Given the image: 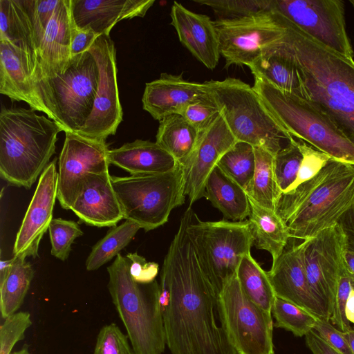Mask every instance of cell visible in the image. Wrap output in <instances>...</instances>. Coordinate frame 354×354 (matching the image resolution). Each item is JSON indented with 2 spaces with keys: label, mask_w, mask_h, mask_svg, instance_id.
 I'll list each match as a JSON object with an SVG mask.
<instances>
[{
  "label": "cell",
  "mask_w": 354,
  "mask_h": 354,
  "mask_svg": "<svg viewBox=\"0 0 354 354\" xmlns=\"http://www.w3.org/2000/svg\"><path fill=\"white\" fill-rule=\"evenodd\" d=\"M109 163L131 175L161 174L171 171L180 163L156 142L137 139L119 148L109 149Z\"/></svg>",
  "instance_id": "obj_26"
},
{
  "label": "cell",
  "mask_w": 354,
  "mask_h": 354,
  "mask_svg": "<svg viewBox=\"0 0 354 354\" xmlns=\"http://www.w3.org/2000/svg\"><path fill=\"white\" fill-rule=\"evenodd\" d=\"M306 345L313 354H340L324 340H323L313 330L306 335Z\"/></svg>",
  "instance_id": "obj_51"
},
{
  "label": "cell",
  "mask_w": 354,
  "mask_h": 354,
  "mask_svg": "<svg viewBox=\"0 0 354 354\" xmlns=\"http://www.w3.org/2000/svg\"><path fill=\"white\" fill-rule=\"evenodd\" d=\"M350 3L354 6V0H351Z\"/></svg>",
  "instance_id": "obj_56"
},
{
  "label": "cell",
  "mask_w": 354,
  "mask_h": 354,
  "mask_svg": "<svg viewBox=\"0 0 354 354\" xmlns=\"http://www.w3.org/2000/svg\"><path fill=\"white\" fill-rule=\"evenodd\" d=\"M217 166L248 194L255 169L254 147L237 141L220 159Z\"/></svg>",
  "instance_id": "obj_36"
},
{
  "label": "cell",
  "mask_w": 354,
  "mask_h": 354,
  "mask_svg": "<svg viewBox=\"0 0 354 354\" xmlns=\"http://www.w3.org/2000/svg\"><path fill=\"white\" fill-rule=\"evenodd\" d=\"M345 313L348 321L354 324V289L353 288L347 299Z\"/></svg>",
  "instance_id": "obj_53"
},
{
  "label": "cell",
  "mask_w": 354,
  "mask_h": 354,
  "mask_svg": "<svg viewBox=\"0 0 354 354\" xmlns=\"http://www.w3.org/2000/svg\"><path fill=\"white\" fill-rule=\"evenodd\" d=\"M189 207L187 230L203 269L217 292L234 277L254 238L248 220L202 221Z\"/></svg>",
  "instance_id": "obj_10"
},
{
  "label": "cell",
  "mask_w": 354,
  "mask_h": 354,
  "mask_svg": "<svg viewBox=\"0 0 354 354\" xmlns=\"http://www.w3.org/2000/svg\"><path fill=\"white\" fill-rule=\"evenodd\" d=\"M249 197V196H248ZM250 214L248 220L257 249L268 252L274 263L291 238L288 229L275 211L259 205L249 197Z\"/></svg>",
  "instance_id": "obj_28"
},
{
  "label": "cell",
  "mask_w": 354,
  "mask_h": 354,
  "mask_svg": "<svg viewBox=\"0 0 354 354\" xmlns=\"http://www.w3.org/2000/svg\"><path fill=\"white\" fill-rule=\"evenodd\" d=\"M71 209L86 225L116 226L123 214L109 170L85 174Z\"/></svg>",
  "instance_id": "obj_20"
},
{
  "label": "cell",
  "mask_w": 354,
  "mask_h": 354,
  "mask_svg": "<svg viewBox=\"0 0 354 354\" xmlns=\"http://www.w3.org/2000/svg\"><path fill=\"white\" fill-rule=\"evenodd\" d=\"M207 95L205 82L187 81L182 74L162 73L158 79L146 84L142 102L143 109L160 121L172 114H181L189 104Z\"/></svg>",
  "instance_id": "obj_24"
},
{
  "label": "cell",
  "mask_w": 354,
  "mask_h": 354,
  "mask_svg": "<svg viewBox=\"0 0 354 354\" xmlns=\"http://www.w3.org/2000/svg\"><path fill=\"white\" fill-rule=\"evenodd\" d=\"M220 114L218 106L209 93L207 96L189 104L181 113L199 132L209 127Z\"/></svg>",
  "instance_id": "obj_43"
},
{
  "label": "cell",
  "mask_w": 354,
  "mask_h": 354,
  "mask_svg": "<svg viewBox=\"0 0 354 354\" xmlns=\"http://www.w3.org/2000/svg\"><path fill=\"white\" fill-rule=\"evenodd\" d=\"M71 0H59L36 52L32 75L51 77L63 73L72 57Z\"/></svg>",
  "instance_id": "obj_21"
},
{
  "label": "cell",
  "mask_w": 354,
  "mask_h": 354,
  "mask_svg": "<svg viewBox=\"0 0 354 354\" xmlns=\"http://www.w3.org/2000/svg\"><path fill=\"white\" fill-rule=\"evenodd\" d=\"M48 231L51 254L62 261L68 259L75 239L83 235L77 223L60 218H53Z\"/></svg>",
  "instance_id": "obj_40"
},
{
  "label": "cell",
  "mask_w": 354,
  "mask_h": 354,
  "mask_svg": "<svg viewBox=\"0 0 354 354\" xmlns=\"http://www.w3.org/2000/svg\"><path fill=\"white\" fill-rule=\"evenodd\" d=\"M218 313L237 354H274L272 313L246 297L236 274L225 283L218 295Z\"/></svg>",
  "instance_id": "obj_11"
},
{
  "label": "cell",
  "mask_w": 354,
  "mask_h": 354,
  "mask_svg": "<svg viewBox=\"0 0 354 354\" xmlns=\"http://www.w3.org/2000/svg\"><path fill=\"white\" fill-rule=\"evenodd\" d=\"M337 224L344 236L346 250L354 252V203L342 214Z\"/></svg>",
  "instance_id": "obj_50"
},
{
  "label": "cell",
  "mask_w": 354,
  "mask_h": 354,
  "mask_svg": "<svg viewBox=\"0 0 354 354\" xmlns=\"http://www.w3.org/2000/svg\"><path fill=\"white\" fill-rule=\"evenodd\" d=\"M344 263L346 274L351 281L352 288L354 289V252L346 250Z\"/></svg>",
  "instance_id": "obj_52"
},
{
  "label": "cell",
  "mask_w": 354,
  "mask_h": 354,
  "mask_svg": "<svg viewBox=\"0 0 354 354\" xmlns=\"http://www.w3.org/2000/svg\"><path fill=\"white\" fill-rule=\"evenodd\" d=\"M34 276L32 265L22 257H14L7 274L0 278V311L6 319L17 312Z\"/></svg>",
  "instance_id": "obj_32"
},
{
  "label": "cell",
  "mask_w": 354,
  "mask_h": 354,
  "mask_svg": "<svg viewBox=\"0 0 354 354\" xmlns=\"http://www.w3.org/2000/svg\"><path fill=\"white\" fill-rule=\"evenodd\" d=\"M304 261L310 289L330 318L340 278L346 274L344 236L337 224L304 240Z\"/></svg>",
  "instance_id": "obj_14"
},
{
  "label": "cell",
  "mask_w": 354,
  "mask_h": 354,
  "mask_svg": "<svg viewBox=\"0 0 354 354\" xmlns=\"http://www.w3.org/2000/svg\"><path fill=\"white\" fill-rule=\"evenodd\" d=\"M348 344L354 354V327H351L347 332L344 333Z\"/></svg>",
  "instance_id": "obj_54"
},
{
  "label": "cell",
  "mask_w": 354,
  "mask_h": 354,
  "mask_svg": "<svg viewBox=\"0 0 354 354\" xmlns=\"http://www.w3.org/2000/svg\"><path fill=\"white\" fill-rule=\"evenodd\" d=\"M57 159L51 161L40 175L37 188L27 209L13 247L14 257L38 255L40 241L53 220L57 198Z\"/></svg>",
  "instance_id": "obj_18"
},
{
  "label": "cell",
  "mask_w": 354,
  "mask_h": 354,
  "mask_svg": "<svg viewBox=\"0 0 354 354\" xmlns=\"http://www.w3.org/2000/svg\"><path fill=\"white\" fill-rule=\"evenodd\" d=\"M32 324L27 311L16 312L4 319L0 326V354H11L15 345L24 339Z\"/></svg>",
  "instance_id": "obj_41"
},
{
  "label": "cell",
  "mask_w": 354,
  "mask_h": 354,
  "mask_svg": "<svg viewBox=\"0 0 354 354\" xmlns=\"http://www.w3.org/2000/svg\"><path fill=\"white\" fill-rule=\"evenodd\" d=\"M63 129L32 109L2 106L0 174L9 184L30 189L50 163Z\"/></svg>",
  "instance_id": "obj_4"
},
{
  "label": "cell",
  "mask_w": 354,
  "mask_h": 354,
  "mask_svg": "<svg viewBox=\"0 0 354 354\" xmlns=\"http://www.w3.org/2000/svg\"><path fill=\"white\" fill-rule=\"evenodd\" d=\"M354 203V165L331 158L313 178L282 193L275 212L292 239L306 240L337 224Z\"/></svg>",
  "instance_id": "obj_3"
},
{
  "label": "cell",
  "mask_w": 354,
  "mask_h": 354,
  "mask_svg": "<svg viewBox=\"0 0 354 354\" xmlns=\"http://www.w3.org/2000/svg\"><path fill=\"white\" fill-rule=\"evenodd\" d=\"M130 261L119 254L107 268L108 289L125 328L134 354H162L167 345L160 302V286L155 280L136 282Z\"/></svg>",
  "instance_id": "obj_5"
},
{
  "label": "cell",
  "mask_w": 354,
  "mask_h": 354,
  "mask_svg": "<svg viewBox=\"0 0 354 354\" xmlns=\"http://www.w3.org/2000/svg\"><path fill=\"white\" fill-rule=\"evenodd\" d=\"M272 314L276 323L275 326L292 332L295 335L301 337L313 330L317 318L300 307L276 297Z\"/></svg>",
  "instance_id": "obj_37"
},
{
  "label": "cell",
  "mask_w": 354,
  "mask_h": 354,
  "mask_svg": "<svg viewBox=\"0 0 354 354\" xmlns=\"http://www.w3.org/2000/svg\"><path fill=\"white\" fill-rule=\"evenodd\" d=\"M11 354H31V353L29 352L28 348H23L22 349L19 350L17 351H15V352L12 353Z\"/></svg>",
  "instance_id": "obj_55"
},
{
  "label": "cell",
  "mask_w": 354,
  "mask_h": 354,
  "mask_svg": "<svg viewBox=\"0 0 354 354\" xmlns=\"http://www.w3.org/2000/svg\"><path fill=\"white\" fill-rule=\"evenodd\" d=\"M123 218L146 232L167 222L171 212L185 203L184 175L181 165L161 174L111 176Z\"/></svg>",
  "instance_id": "obj_9"
},
{
  "label": "cell",
  "mask_w": 354,
  "mask_h": 354,
  "mask_svg": "<svg viewBox=\"0 0 354 354\" xmlns=\"http://www.w3.org/2000/svg\"><path fill=\"white\" fill-rule=\"evenodd\" d=\"M211 8L218 19H235L270 10V0H194Z\"/></svg>",
  "instance_id": "obj_39"
},
{
  "label": "cell",
  "mask_w": 354,
  "mask_h": 354,
  "mask_svg": "<svg viewBox=\"0 0 354 354\" xmlns=\"http://www.w3.org/2000/svg\"><path fill=\"white\" fill-rule=\"evenodd\" d=\"M301 160L302 153L295 138L274 155V173L282 193L288 192L295 183Z\"/></svg>",
  "instance_id": "obj_38"
},
{
  "label": "cell",
  "mask_w": 354,
  "mask_h": 354,
  "mask_svg": "<svg viewBox=\"0 0 354 354\" xmlns=\"http://www.w3.org/2000/svg\"><path fill=\"white\" fill-rule=\"evenodd\" d=\"M189 207L165 257L160 302L171 354H237L216 322L218 293L205 273L187 230Z\"/></svg>",
  "instance_id": "obj_1"
},
{
  "label": "cell",
  "mask_w": 354,
  "mask_h": 354,
  "mask_svg": "<svg viewBox=\"0 0 354 354\" xmlns=\"http://www.w3.org/2000/svg\"><path fill=\"white\" fill-rule=\"evenodd\" d=\"M0 40L15 44L36 60L29 0H0Z\"/></svg>",
  "instance_id": "obj_29"
},
{
  "label": "cell",
  "mask_w": 354,
  "mask_h": 354,
  "mask_svg": "<svg viewBox=\"0 0 354 354\" xmlns=\"http://www.w3.org/2000/svg\"><path fill=\"white\" fill-rule=\"evenodd\" d=\"M171 25L181 44L209 70L218 64L221 52L218 34L210 18L194 12L174 1L170 12Z\"/></svg>",
  "instance_id": "obj_22"
},
{
  "label": "cell",
  "mask_w": 354,
  "mask_h": 354,
  "mask_svg": "<svg viewBox=\"0 0 354 354\" xmlns=\"http://www.w3.org/2000/svg\"><path fill=\"white\" fill-rule=\"evenodd\" d=\"M36 60L30 54L15 44L0 40V93L10 99L25 102L30 109L48 112L35 92L32 73Z\"/></svg>",
  "instance_id": "obj_25"
},
{
  "label": "cell",
  "mask_w": 354,
  "mask_h": 354,
  "mask_svg": "<svg viewBox=\"0 0 354 354\" xmlns=\"http://www.w3.org/2000/svg\"><path fill=\"white\" fill-rule=\"evenodd\" d=\"M236 275L246 297L259 307L271 313L276 298L274 289L267 272L253 259L251 253L242 258Z\"/></svg>",
  "instance_id": "obj_33"
},
{
  "label": "cell",
  "mask_w": 354,
  "mask_h": 354,
  "mask_svg": "<svg viewBox=\"0 0 354 354\" xmlns=\"http://www.w3.org/2000/svg\"><path fill=\"white\" fill-rule=\"evenodd\" d=\"M109 150L105 139L65 132L58 160L57 199L62 208L71 209L86 173L109 170Z\"/></svg>",
  "instance_id": "obj_16"
},
{
  "label": "cell",
  "mask_w": 354,
  "mask_h": 354,
  "mask_svg": "<svg viewBox=\"0 0 354 354\" xmlns=\"http://www.w3.org/2000/svg\"><path fill=\"white\" fill-rule=\"evenodd\" d=\"M272 12L286 28L277 46L297 69L300 97L326 115L354 145V59L319 43Z\"/></svg>",
  "instance_id": "obj_2"
},
{
  "label": "cell",
  "mask_w": 354,
  "mask_h": 354,
  "mask_svg": "<svg viewBox=\"0 0 354 354\" xmlns=\"http://www.w3.org/2000/svg\"><path fill=\"white\" fill-rule=\"evenodd\" d=\"M205 84L237 141L262 148L274 156L294 139L247 83L227 77Z\"/></svg>",
  "instance_id": "obj_6"
},
{
  "label": "cell",
  "mask_w": 354,
  "mask_h": 354,
  "mask_svg": "<svg viewBox=\"0 0 354 354\" xmlns=\"http://www.w3.org/2000/svg\"><path fill=\"white\" fill-rule=\"evenodd\" d=\"M214 24L226 68L248 67L276 44L286 30L270 10L240 19H217Z\"/></svg>",
  "instance_id": "obj_12"
},
{
  "label": "cell",
  "mask_w": 354,
  "mask_h": 354,
  "mask_svg": "<svg viewBox=\"0 0 354 354\" xmlns=\"http://www.w3.org/2000/svg\"><path fill=\"white\" fill-rule=\"evenodd\" d=\"M141 229L136 223L126 220L118 226H114L100 239L92 250L86 261L88 271L96 270L109 262L125 248Z\"/></svg>",
  "instance_id": "obj_35"
},
{
  "label": "cell",
  "mask_w": 354,
  "mask_h": 354,
  "mask_svg": "<svg viewBox=\"0 0 354 354\" xmlns=\"http://www.w3.org/2000/svg\"><path fill=\"white\" fill-rule=\"evenodd\" d=\"M252 87L290 136L335 160L354 165V145L310 102L257 78Z\"/></svg>",
  "instance_id": "obj_8"
},
{
  "label": "cell",
  "mask_w": 354,
  "mask_h": 354,
  "mask_svg": "<svg viewBox=\"0 0 354 354\" xmlns=\"http://www.w3.org/2000/svg\"><path fill=\"white\" fill-rule=\"evenodd\" d=\"M93 354H134L127 334L115 323L106 324L100 330Z\"/></svg>",
  "instance_id": "obj_42"
},
{
  "label": "cell",
  "mask_w": 354,
  "mask_h": 354,
  "mask_svg": "<svg viewBox=\"0 0 354 354\" xmlns=\"http://www.w3.org/2000/svg\"><path fill=\"white\" fill-rule=\"evenodd\" d=\"M297 144L302 153V160L297 178L289 191L315 177L332 158L301 140L298 139Z\"/></svg>",
  "instance_id": "obj_44"
},
{
  "label": "cell",
  "mask_w": 354,
  "mask_h": 354,
  "mask_svg": "<svg viewBox=\"0 0 354 354\" xmlns=\"http://www.w3.org/2000/svg\"><path fill=\"white\" fill-rule=\"evenodd\" d=\"M236 142L221 114L209 127L200 132L194 150L181 165L185 193L189 198V207L205 196L209 174Z\"/></svg>",
  "instance_id": "obj_17"
},
{
  "label": "cell",
  "mask_w": 354,
  "mask_h": 354,
  "mask_svg": "<svg viewBox=\"0 0 354 354\" xmlns=\"http://www.w3.org/2000/svg\"><path fill=\"white\" fill-rule=\"evenodd\" d=\"M254 78L279 90L300 96L301 84L297 69L277 44L248 66Z\"/></svg>",
  "instance_id": "obj_30"
},
{
  "label": "cell",
  "mask_w": 354,
  "mask_h": 354,
  "mask_svg": "<svg viewBox=\"0 0 354 354\" xmlns=\"http://www.w3.org/2000/svg\"><path fill=\"white\" fill-rule=\"evenodd\" d=\"M255 169L248 196L259 205L275 211L282 192L274 169V155L259 147H254Z\"/></svg>",
  "instance_id": "obj_34"
},
{
  "label": "cell",
  "mask_w": 354,
  "mask_h": 354,
  "mask_svg": "<svg viewBox=\"0 0 354 354\" xmlns=\"http://www.w3.org/2000/svg\"><path fill=\"white\" fill-rule=\"evenodd\" d=\"M99 36L91 30L79 29L73 23L71 41V57L88 52Z\"/></svg>",
  "instance_id": "obj_49"
},
{
  "label": "cell",
  "mask_w": 354,
  "mask_h": 354,
  "mask_svg": "<svg viewBox=\"0 0 354 354\" xmlns=\"http://www.w3.org/2000/svg\"><path fill=\"white\" fill-rule=\"evenodd\" d=\"M199 135L181 114H172L159 121L156 142L182 165L194 150Z\"/></svg>",
  "instance_id": "obj_31"
},
{
  "label": "cell",
  "mask_w": 354,
  "mask_h": 354,
  "mask_svg": "<svg viewBox=\"0 0 354 354\" xmlns=\"http://www.w3.org/2000/svg\"><path fill=\"white\" fill-rule=\"evenodd\" d=\"M303 242L288 244L267 272L276 297L285 299L319 319L329 320L327 313L309 286L304 261ZM330 321V320H329Z\"/></svg>",
  "instance_id": "obj_19"
},
{
  "label": "cell",
  "mask_w": 354,
  "mask_h": 354,
  "mask_svg": "<svg viewBox=\"0 0 354 354\" xmlns=\"http://www.w3.org/2000/svg\"><path fill=\"white\" fill-rule=\"evenodd\" d=\"M130 261L129 271L132 278L138 283H148L156 280L159 266L155 262H148L138 253H129L126 256Z\"/></svg>",
  "instance_id": "obj_48"
},
{
  "label": "cell",
  "mask_w": 354,
  "mask_h": 354,
  "mask_svg": "<svg viewBox=\"0 0 354 354\" xmlns=\"http://www.w3.org/2000/svg\"><path fill=\"white\" fill-rule=\"evenodd\" d=\"M313 330L340 354H353L344 333L335 328L329 320L317 318Z\"/></svg>",
  "instance_id": "obj_47"
},
{
  "label": "cell",
  "mask_w": 354,
  "mask_h": 354,
  "mask_svg": "<svg viewBox=\"0 0 354 354\" xmlns=\"http://www.w3.org/2000/svg\"><path fill=\"white\" fill-rule=\"evenodd\" d=\"M154 0H71V13L75 27L91 30L98 35H110L120 21L143 17Z\"/></svg>",
  "instance_id": "obj_23"
},
{
  "label": "cell",
  "mask_w": 354,
  "mask_h": 354,
  "mask_svg": "<svg viewBox=\"0 0 354 354\" xmlns=\"http://www.w3.org/2000/svg\"><path fill=\"white\" fill-rule=\"evenodd\" d=\"M204 197L223 214L225 220L243 221L250 214L246 192L218 166L207 180Z\"/></svg>",
  "instance_id": "obj_27"
},
{
  "label": "cell",
  "mask_w": 354,
  "mask_h": 354,
  "mask_svg": "<svg viewBox=\"0 0 354 354\" xmlns=\"http://www.w3.org/2000/svg\"><path fill=\"white\" fill-rule=\"evenodd\" d=\"M352 289L351 281L346 274L343 275L339 280L335 304L330 318L333 325L343 333L347 332L351 327L346 317L345 310L348 297Z\"/></svg>",
  "instance_id": "obj_46"
},
{
  "label": "cell",
  "mask_w": 354,
  "mask_h": 354,
  "mask_svg": "<svg viewBox=\"0 0 354 354\" xmlns=\"http://www.w3.org/2000/svg\"><path fill=\"white\" fill-rule=\"evenodd\" d=\"M59 0H29L33 41L36 52Z\"/></svg>",
  "instance_id": "obj_45"
},
{
  "label": "cell",
  "mask_w": 354,
  "mask_h": 354,
  "mask_svg": "<svg viewBox=\"0 0 354 354\" xmlns=\"http://www.w3.org/2000/svg\"><path fill=\"white\" fill-rule=\"evenodd\" d=\"M270 10L283 17L319 43L354 59L342 1L270 0Z\"/></svg>",
  "instance_id": "obj_13"
},
{
  "label": "cell",
  "mask_w": 354,
  "mask_h": 354,
  "mask_svg": "<svg viewBox=\"0 0 354 354\" xmlns=\"http://www.w3.org/2000/svg\"><path fill=\"white\" fill-rule=\"evenodd\" d=\"M88 51L99 68L98 87L92 112L77 133L106 140L115 133L123 115L117 82L116 50L110 35H102Z\"/></svg>",
  "instance_id": "obj_15"
},
{
  "label": "cell",
  "mask_w": 354,
  "mask_h": 354,
  "mask_svg": "<svg viewBox=\"0 0 354 354\" xmlns=\"http://www.w3.org/2000/svg\"><path fill=\"white\" fill-rule=\"evenodd\" d=\"M32 81L48 118L63 131L78 133L92 112L97 91L99 68L93 55L88 51L75 56L63 73L32 75Z\"/></svg>",
  "instance_id": "obj_7"
}]
</instances>
